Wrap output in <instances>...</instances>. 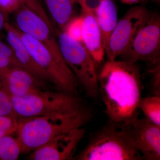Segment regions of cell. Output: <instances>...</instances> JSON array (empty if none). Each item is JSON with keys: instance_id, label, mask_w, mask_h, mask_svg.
Returning a JSON list of instances; mask_svg holds the SVG:
<instances>
[{"instance_id": "ba28073f", "label": "cell", "mask_w": 160, "mask_h": 160, "mask_svg": "<svg viewBox=\"0 0 160 160\" xmlns=\"http://www.w3.org/2000/svg\"><path fill=\"white\" fill-rule=\"evenodd\" d=\"M151 13L145 6H135L127 10L118 20L104 49L108 60H116L122 53L149 20Z\"/></svg>"}, {"instance_id": "7c38bea8", "label": "cell", "mask_w": 160, "mask_h": 160, "mask_svg": "<svg viewBox=\"0 0 160 160\" xmlns=\"http://www.w3.org/2000/svg\"><path fill=\"white\" fill-rule=\"evenodd\" d=\"M0 84L10 97H22L44 89L32 74L21 66L1 70Z\"/></svg>"}, {"instance_id": "e0dca14e", "label": "cell", "mask_w": 160, "mask_h": 160, "mask_svg": "<svg viewBox=\"0 0 160 160\" xmlns=\"http://www.w3.org/2000/svg\"><path fill=\"white\" fill-rule=\"evenodd\" d=\"M139 109L142 111L147 119L160 126V96L153 95L141 98Z\"/></svg>"}, {"instance_id": "5b68a950", "label": "cell", "mask_w": 160, "mask_h": 160, "mask_svg": "<svg viewBox=\"0 0 160 160\" xmlns=\"http://www.w3.org/2000/svg\"><path fill=\"white\" fill-rule=\"evenodd\" d=\"M56 36L63 58L78 85L87 96L96 98L99 94L97 67L91 55L82 42L72 39L64 32L57 29Z\"/></svg>"}, {"instance_id": "603a6c76", "label": "cell", "mask_w": 160, "mask_h": 160, "mask_svg": "<svg viewBox=\"0 0 160 160\" xmlns=\"http://www.w3.org/2000/svg\"><path fill=\"white\" fill-rule=\"evenodd\" d=\"M0 116H14L11 98L0 84Z\"/></svg>"}, {"instance_id": "277c9868", "label": "cell", "mask_w": 160, "mask_h": 160, "mask_svg": "<svg viewBox=\"0 0 160 160\" xmlns=\"http://www.w3.org/2000/svg\"><path fill=\"white\" fill-rule=\"evenodd\" d=\"M80 160H142L121 123L109 122L97 132L77 158Z\"/></svg>"}, {"instance_id": "f1b7e54d", "label": "cell", "mask_w": 160, "mask_h": 160, "mask_svg": "<svg viewBox=\"0 0 160 160\" xmlns=\"http://www.w3.org/2000/svg\"><path fill=\"white\" fill-rule=\"evenodd\" d=\"M76 3H78V4L80 3V1L81 0H73Z\"/></svg>"}, {"instance_id": "7a4b0ae2", "label": "cell", "mask_w": 160, "mask_h": 160, "mask_svg": "<svg viewBox=\"0 0 160 160\" xmlns=\"http://www.w3.org/2000/svg\"><path fill=\"white\" fill-rule=\"evenodd\" d=\"M92 117L91 110L73 115L18 118L16 136L22 153L32 152L58 136L82 127Z\"/></svg>"}, {"instance_id": "2e32d148", "label": "cell", "mask_w": 160, "mask_h": 160, "mask_svg": "<svg viewBox=\"0 0 160 160\" xmlns=\"http://www.w3.org/2000/svg\"><path fill=\"white\" fill-rule=\"evenodd\" d=\"M58 29L62 31L73 18V0H44Z\"/></svg>"}, {"instance_id": "6da1fadb", "label": "cell", "mask_w": 160, "mask_h": 160, "mask_svg": "<svg viewBox=\"0 0 160 160\" xmlns=\"http://www.w3.org/2000/svg\"><path fill=\"white\" fill-rule=\"evenodd\" d=\"M98 81L109 122L123 123L137 116L142 86L136 63L108 60L98 75Z\"/></svg>"}, {"instance_id": "30bf717a", "label": "cell", "mask_w": 160, "mask_h": 160, "mask_svg": "<svg viewBox=\"0 0 160 160\" xmlns=\"http://www.w3.org/2000/svg\"><path fill=\"white\" fill-rule=\"evenodd\" d=\"M13 14L12 25L16 29L42 43L56 57L64 59L56 34L42 18L23 4Z\"/></svg>"}, {"instance_id": "484cf974", "label": "cell", "mask_w": 160, "mask_h": 160, "mask_svg": "<svg viewBox=\"0 0 160 160\" xmlns=\"http://www.w3.org/2000/svg\"><path fill=\"white\" fill-rule=\"evenodd\" d=\"M101 2V0H81L79 4L80 6H84L95 13Z\"/></svg>"}, {"instance_id": "d4e9b609", "label": "cell", "mask_w": 160, "mask_h": 160, "mask_svg": "<svg viewBox=\"0 0 160 160\" xmlns=\"http://www.w3.org/2000/svg\"><path fill=\"white\" fill-rule=\"evenodd\" d=\"M150 72L152 75V90L153 95L160 96V62L152 64Z\"/></svg>"}, {"instance_id": "44dd1931", "label": "cell", "mask_w": 160, "mask_h": 160, "mask_svg": "<svg viewBox=\"0 0 160 160\" xmlns=\"http://www.w3.org/2000/svg\"><path fill=\"white\" fill-rule=\"evenodd\" d=\"M82 18L81 15L73 18L62 31L72 39L82 42Z\"/></svg>"}, {"instance_id": "cb8c5ba5", "label": "cell", "mask_w": 160, "mask_h": 160, "mask_svg": "<svg viewBox=\"0 0 160 160\" xmlns=\"http://www.w3.org/2000/svg\"><path fill=\"white\" fill-rule=\"evenodd\" d=\"M22 4L21 0H0V9L8 19L9 15L16 11Z\"/></svg>"}, {"instance_id": "8fae6325", "label": "cell", "mask_w": 160, "mask_h": 160, "mask_svg": "<svg viewBox=\"0 0 160 160\" xmlns=\"http://www.w3.org/2000/svg\"><path fill=\"white\" fill-rule=\"evenodd\" d=\"M85 134L86 129L82 127L60 135L47 144L32 152L29 159H72Z\"/></svg>"}, {"instance_id": "9c48e42d", "label": "cell", "mask_w": 160, "mask_h": 160, "mask_svg": "<svg viewBox=\"0 0 160 160\" xmlns=\"http://www.w3.org/2000/svg\"><path fill=\"white\" fill-rule=\"evenodd\" d=\"M121 124L143 160L160 159V126L138 116Z\"/></svg>"}, {"instance_id": "5bb4252c", "label": "cell", "mask_w": 160, "mask_h": 160, "mask_svg": "<svg viewBox=\"0 0 160 160\" xmlns=\"http://www.w3.org/2000/svg\"><path fill=\"white\" fill-rule=\"evenodd\" d=\"M82 18V43L91 55L97 67L104 62L105 49L102 32L95 13L81 6Z\"/></svg>"}, {"instance_id": "7402d4cb", "label": "cell", "mask_w": 160, "mask_h": 160, "mask_svg": "<svg viewBox=\"0 0 160 160\" xmlns=\"http://www.w3.org/2000/svg\"><path fill=\"white\" fill-rule=\"evenodd\" d=\"M18 118L13 116H0V138L15 134Z\"/></svg>"}, {"instance_id": "4316f807", "label": "cell", "mask_w": 160, "mask_h": 160, "mask_svg": "<svg viewBox=\"0 0 160 160\" xmlns=\"http://www.w3.org/2000/svg\"><path fill=\"white\" fill-rule=\"evenodd\" d=\"M7 20L8 19L6 18L0 9V39H2L5 24L6 22H7Z\"/></svg>"}, {"instance_id": "ffe728a7", "label": "cell", "mask_w": 160, "mask_h": 160, "mask_svg": "<svg viewBox=\"0 0 160 160\" xmlns=\"http://www.w3.org/2000/svg\"><path fill=\"white\" fill-rule=\"evenodd\" d=\"M22 3L32 11L34 12L47 23L52 32L56 34L57 28L50 19L43 7L41 0H21Z\"/></svg>"}, {"instance_id": "4fadbf2b", "label": "cell", "mask_w": 160, "mask_h": 160, "mask_svg": "<svg viewBox=\"0 0 160 160\" xmlns=\"http://www.w3.org/2000/svg\"><path fill=\"white\" fill-rule=\"evenodd\" d=\"M4 31L6 33V42L14 52L21 67L29 72L43 86L51 83L48 75L38 65L24 45L18 29L12 24L7 22L5 24Z\"/></svg>"}, {"instance_id": "ac0fdd59", "label": "cell", "mask_w": 160, "mask_h": 160, "mask_svg": "<svg viewBox=\"0 0 160 160\" xmlns=\"http://www.w3.org/2000/svg\"><path fill=\"white\" fill-rule=\"evenodd\" d=\"M22 153L19 141L9 135L0 138V160H16Z\"/></svg>"}, {"instance_id": "d6986e66", "label": "cell", "mask_w": 160, "mask_h": 160, "mask_svg": "<svg viewBox=\"0 0 160 160\" xmlns=\"http://www.w3.org/2000/svg\"><path fill=\"white\" fill-rule=\"evenodd\" d=\"M16 66H21L14 52L8 43L4 42L2 39H0V71Z\"/></svg>"}, {"instance_id": "9a60e30c", "label": "cell", "mask_w": 160, "mask_h": 160, "mask_svg": "<svg viewBox=\"0 0 160 160\" xmlns=\"http://www.w3.org/2000/svg\"><path fill=\"white\" fill-rule=\"evenodd\" d=\"M95 15L102 32L105 49L109 37L118 20L117 8L114 1L113 0H101L99 6L96 11Z\"/></svg>"}, {"instance_id": "52a82bcc", "label": "cell", "mask_w": 160, "mask_h": 160, "mask_svg": "<svg viewBox=\"0 0 160 160\" xmlns=\"http://www.w3.org/2000/svg\"><path fill=\"white\" fill-rule=\"evenodd\" d=\"M121 60L131 63L139 61L150 64L160 60V17L157 12L151 16L122 53Z\"/></svg>"}, {"instance_id": "3957f363", "label": "cell", "mask_w": 160, "mask_h": 160, "mask_svg": "<svg viewBox=\"0 0 160 160\" xmlns=\"http://www.w3.org/2000/svg\"><path fill=\"white\" fill-rule=\"evenodd\" d=\"M17 118L73 115L91 110L79 95L41 89L22 97H10Z\"/></svg>"}, {"instance_id": "8992f818", "label": "cell", "mask_w": 160, "mask_h": 160, "mask_svg": "<svg viewBox=\"0 0 160 160\" xmlns=\"http://www.w3.org/2000/svg\"><path fill=\"white\" fill-rule=\"evenodd\" d=\"M18 31L24 45L58 91L78 95V83L65 59L56 57L39 41Z\"/></svg>"}, {"instance_id": "83f0119b", "label": "cell", "mask_w": 160, "mask_h": 160, "mask_svg": "<svg viewBox=\"0 0 160 160\" xmlns=\"http://www.w3.org/2000/svg\"><path fill=\"white\" fill-rule=\"evenodd\" d=\"M122 3L127 5H133L137 4L141 2V0H120Z\"/></svg>"}]
</instances>
